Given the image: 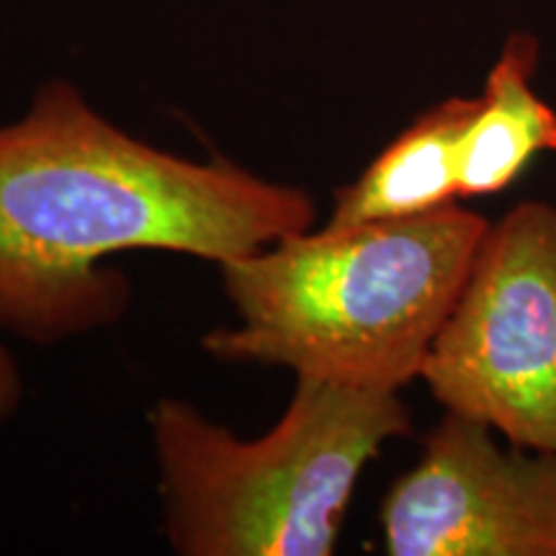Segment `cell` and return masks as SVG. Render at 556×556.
<instances>
[{"mask_svg": "<svg viewBox=\"0 0 556 556\" xmlns=\"http://www.w3.org/2000/svg\"><path fill=\"white\" fill-rule=\"evenodd\" d=\"M475 106L477 96H451L422 111L353 184L336 191L325 227L420 217L456 204L462 199V142Z\"/></svg>", "mask_w": 556, "mask_h": 556, "instance_id": "obj_6", "label": "cell"}, {"mask_svg": "<svg viewBox=\"0 0 556 556\" xmlns=\"http://www.w3.org/2000/svg\"><path fill=\"white\" fill-rule=\"evenodd\" d=\"M312 222L307 191L152 148L54 78L0 124V328L39 345L86 336L129 304L109 255L150 248L219 266Z\"/></svg>", "mask_w": 556, "mask_h": 556, "instance_id": "obj_1", "label": "cell"}, {"mask_svg": "<svg viewBox=\"0 0 556 556\" xmlns=\"http://www.w3.org/2000/svg\"><path fill=\"white\" fill-rule=\"evenodd\" d=\"M539 62L536 34L523 29L507 34L464 131L458 165L462 199L503 193L533 160L556 152V111L536 90Z\"/></svg>", "mask_w": 556, "mask_h": 556, "instance_id": "obj_7", "label": "cell"}, {"mask_svg": "<svg viewBox=\"0 0 556 556\" xmlns=\"http://www.w3.org/2000/svg\"><path fill=\"white\" fill-rule=\"evenodd\" d=\"M24 400V381L16 361L3 345H0V422H5L16 413Z\"/></svg>", "mask_w": 556, "mask_h": 556, "instance_id": "obj_8", "label": "cell"}, {"mask_svg": "<svg viewBox=\"0 0 556 556\" xmlns=\"http://www.w3.org/2000/svg\"><path fill=\"white\" fill-rule=\"evenodd\" d=\"M165 531L180 556H330L361 475L413 433L397 389L296 379L266 435L238 438L184 400L150 413Z\"/></svg>", "mask_w": 556, "mask_h": 556, "instance_id": "obj_3", "label": "cell"}, {"mask_svg": "<svg viewBox=\"0 0 556 556\" xmlns=\"http://www.w3.org/2000/svg\"><path fill=\"white\" fill-rule=\"evenodd\" d=\"M486 225L451 204L420 217L304 229L219 263L240 323L201 345L222 364L400 392L420 379Z\"/></svg>", "mask_w": 556, "mask_h": 556, "instance_id": "obj_2", "label": "cell"}, {"mask_svg": "<svg viewBox=\"0 0 556 556\" xmlns=\"http://www.w3.org/2000/svg\"><path fill=\"white\" fill-rule=\"evenodd\" d=\"M379 523L389 556H556V456L446 413Z\"/></svg>", "mask_w": 556, "mask_h": 556, "instance_id": "obj_5", "label": "cell"}, {"mask_svg": "<svg viewBox=\"0 0 556 556\" xmlns=\"http://www.w3.org/2000/svg\"><path fill=\"white\" fill-rule=\"evenodd\" d=\"M420 379L446 413L556 456V204L486 225Z\"/></svg>", "mask_w": 556, "mask_h": 556, "instance_id": "obj_4", "label": "cell"}]
</instances>
